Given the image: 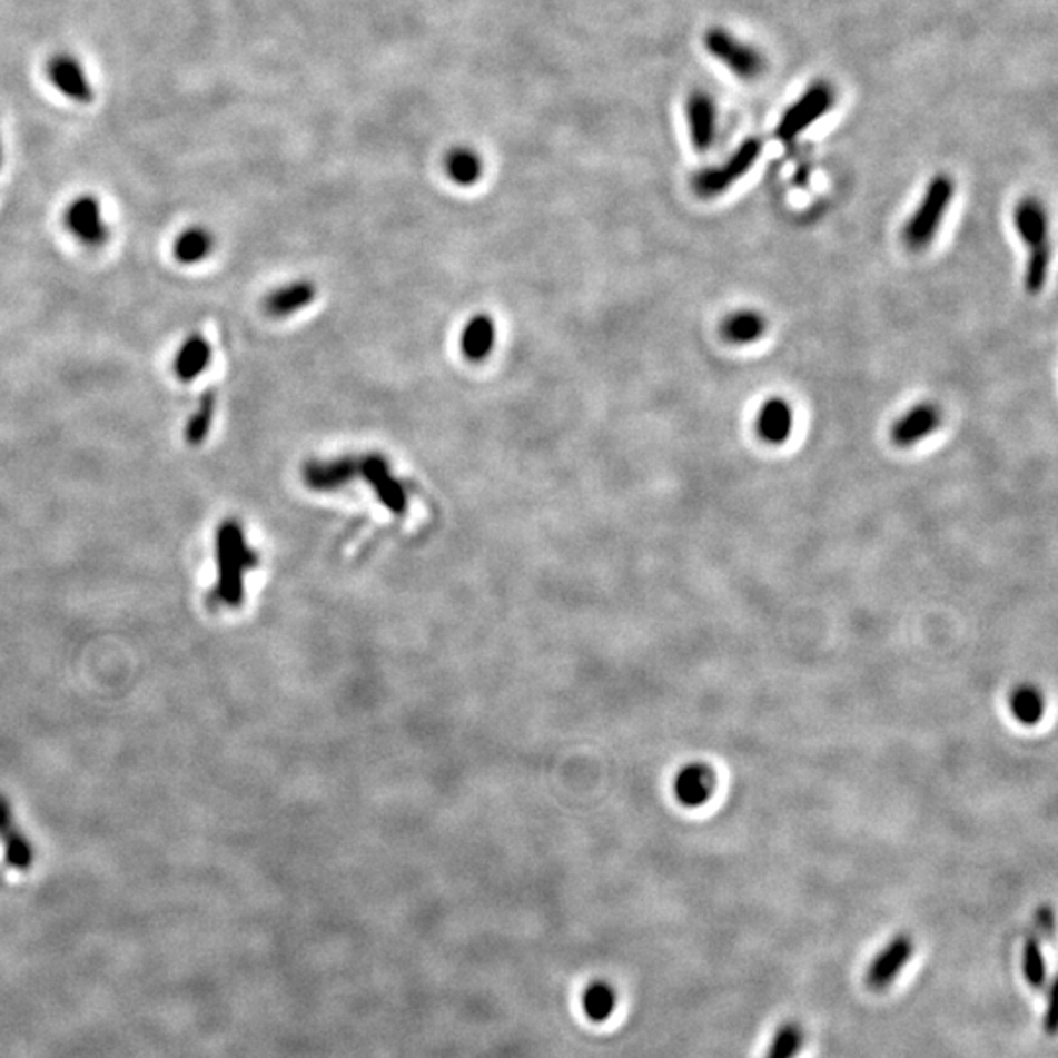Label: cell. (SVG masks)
I'll return each instance as SVG.
<instances>
[{
  "mask_svg": "<svg viewBox=\"0 0 1058 1058\" xmlns=\"http://www.w3.org/2000/svg\"><path fill=\"white\" fill-rule=\"evenodd\" d=\"M218 583L208 594L212 606L239 607L246 594L247 571L259 563V555L247 543L246 532L236 520H226L216 532Z\"/></svg>",
  "mask_w": 1058,
  "mask_h": 1058,
  "instance_id": "obj_1",
  "label": "cell"
},
{
  "mask_svg": "<svg viewBox=\"0 0 1058 1058\" xmlns=\"http://www.w3.org/2000/svg\"><path fill=\"white\" fill-rule=\"evenodd\" d=\"M1013 226L1026 244L1027 261L1024 288L1029 295H1039L1050 269L1049 216L1037 198H1024L1013 210Z\"/></svg>",
  "mask_w": 1058,
  "mask_h": 1058,
  "instance_id": "obj_2",
  "label": "cell"
},
{
  "mask_svg": "<svg viewBox=\"0 0 1058 1058\" xmlns=\"http://www.w3.org/2000/svg\"><path fill=\"white\" fill-rule=\"evenodd\" d=\"M955 197V182L947 175H937L929 181L928 189L919 200L908 223L903 226L902 239L913 251H921L937 238L943 226L945 214Z\"/></svg>",
  "mask_w": 1058,
  "mask_h": 1058,
  "instance_id": "obj_3",
  "label": "cell"
},
{
  "mask_svg": "<svg viewBox=\"0 0 1058 1058\" xmlns=\"http://www.w3.org/2000/svg\"><path fill=\"white\" fill-rule=\"evenodd\" d=\"M763 144L757 138L741 141L733 154H731L723 164L715 167H705L692 177V189L700 198H718L725 195L728 190L741 181L746 172L755 167L757 159L761 157Z\"/></svg>",
  "mask_w": 1058,
  "mask_h": 1058,
  "instance_id": "obj_4",
  "label": "cell"
},
{
  "mask_svg": "<svg viewBox=\"0 0 1058 1058\" xmlns=\"http://www.w3.org/2000/svg\"><path fill=\"white\" fill-rule=\"evenodd\" d=\"M835 102V92L831 85L825 81H818L805 89L804 95L792 102L780 116L774 136L784 144L800 138L805 130H810L813 123L820 120L821 116L828 115Z\"/></svg>",
  "mask_w": 1058,
  "mask_h": 1058,
  "instance_id": "obj_5",
  "label": "cell"
},
{
  "mask_svg": "<svg viewBox=\"0 0 1058 1058\" xmlns=\"http://www.w3.org/2000/svg\"><path fill=\"white\" fill-rule=\"evenodd\" d=\"M705 51L718 59L731 73L743 81H755L764 73V58L745 41L738 40L733 33L722 28H712L704 36Z\"/></svg>",
  "mask_w": 1058,
  "mask_h": 1058,
  "instance_id": "obj_6",
  "label": "cell"
},
{
  "mask_svg": "<svg viewBox=\"0 0 1058 1058\" xmlns=\"http://www.w3.org/2000/svg\"><path fill=\"white\" fill-rule=\"evenodd\" d=\"M359 478L369 484L378 502L388 512L401 516L408 508V493L404 484L393 475L390 463L378 453H369L359 459Z\"/></svg>",
  "mask_w": 1058,
  "mask_h": 1058,
  "instance_id": "obj_7",
  "label": "cell"
},
{
  "mask_svg": "<svg viewBox=\"0 0 1058 1058\" xmlns=\"http://www.w3.org/2000/svg\"><path fill=\"white\" fill-rule=\"evenodd\" d=\"M300 475L310 491L334 493L359 476V457L342 455L334 459L306 461Z\"/></svg>",
  "mask_w": 1058,
  "mask_h": 1058,
  "instance_id": "obj_8",
  "label": "cell"
},
{
  "mask_svg": "<svg viewBox=\"0 0 1058 1058\" xmlns=\"http://www.w3.org/2000/svg\"><path fill=\"white\" fill-rule=\"evenodd\" d=\"M943 424V412L937 404L921 403L911 406L910 411L896 419L890 429V439L896 447H913L936 434Z\"/></svg>",
  "mask_w": 1058,
  "mask_h": 1058,
  "instance_id": "obj_9",
  "label": "cell"
},
{
  "mask_svg": "<svg viewBox=\"0 0 1058 1058\" xmlns=\"http://www.w3.org/2000/svg\"><path fill=\"white\" fill-rule=\"evenodd\" d=\"M63 223L67 230L85 246L99 247L107 244V224L102 220L99 200L95 197L75 198L73 202L67 206Z\"/></svg>",
  "mask_w": 1058,
  "mask_h": 1058,
  "instance_id": "obj_10",
  "label": "cell"
},
{
  "mask_svg": "<svg viewBox=\"0 0 1058 1058\" xmlns=\"http://www.w3.org/2000/svg\"><path fill=\"white\" fill-rule=\"evenodd\" d=\"M794 408L787 398L772 396L761 404L755 416V434L763 444L779 447L787 444L794 432Z\"/></svg>",
  "mask_w": 1058,
  "mask_h": 1058,
  "instance_id": "obj_11",
  "label": "cell"
},
{
  "mask_svg": "<svg viewBox=\"0 0 1058 1058\" xmlns=\"http://www.w3.org/2000/svg\"><path fill=\"white\" fill-rule=\"evenodd\" d=\"M913 955V941L911 937L898 936L890 943L878 952L877 959L870 962L864 982L872 990H884L887 986L894 982L896 977L902 972L903 967L910 962Z\"/></svg>",
  "mask_w": 1058,
  "mask_h": 1058,
  "instance_id": "obj_12",
  "label": "cell"
},
{
  "mask_svg": "<svg viewBox=\"0 0 1058 1058\" xmlns=\"http://www.w3.org/2000/svg\"><path fill=\"white\" fill-rule=\"evenodd\" d=\"M686 122L692 148L696 151H708L714 146L718 110L714 99L708 92L696 91L690 95L686 100Z\"/></svg>",
  "mask_w": 1058,
  "mask_h": 1058,
  "instance_id": "obj_13",
  "label": "cell"
},
{
  "mask_svg": "<svg viewBox=\"0 0 1058 1058\" xmlns=\"http://www.w3.org/2000/svg\"><path fill=\"white\" fill-rule=\"evenodd\" d=\"M48 77L58 87L59 91L66 95L67 99L82 102V105L91 102V82L87 79L82 67L79 66V61L71 58V56L59 53L56 58H51L50 63H48Z\"/></svg>",
  "mask_w": 1058,
  "mask_h": 1058,
  "instance_id": "obj_14",
  "label": "cell"
},
{
  "mask_svg": "<svg viewBox=\"0 0 1058 1058\" xmlns=\"http://www.w3.org/2000/svg\"><path fill=\"white\" fill-rule=\"evenodd\" d=\"M714 790L715 774L708 764H689L674 779V794L689 808L705 804Z\"/></svg>",
  "mask_w": 1058,
  "mask_h": 1058,
  "instance_id": "obj_15",
  "label": "cell"
},
{
  "mask_svg": "<svg viewBox=\"0 0 1058 1058\" xmlns=\"http://www.w3.org/2000/svg\"><path fill=\"white\" fill-rule=\"evenodd\" d=\"M0 841L4 846V861L10 869L26 872L32 867V846L26 835L20 833L10 812V804L2 797H0Z\"/></svg>",
  "mask_w": 1058,
  "mask_h": 1058,
  "instance_id": "obj_16",
  "label": "cell"
},
{
  "mask_svg": "<svg viewBox=\"0 0 1058 1058\" xmlns=\"http://www.w3.org/2000/svg\"><path fill=\"white\" fill-rule=\"evenodd\" d=\"M496 344V324L486 314H476L461 332L459 347L463 357L471 363H483Z\"/></svg>",
  "mask_w": 1058,
  "mask_h": 1058,
  "instance_id": "obj_17",
  "label": "cell"
},
{
  "mask_svg": "<svg viewBox=\"0 0 1058 1058\" xmlns=\"http://www.w3.org/2000/svg\"><path fill=\"white\" fill-rule=\"evenodd\" d=\"M314 298H316V287L310 280H295L290 285L269 293L263 300V310L273 318H288L306 306H310Z\"/></svg>",
  "mask_w": 1058,
  "mask_h": 1058,
  "instance_id": "obj_18",
  "label": "cell"
},
{
  "mask_svg": "<svg viewBox=\"0 0 1058 1058\" xmlns=\"http://www.w3.org/2000/svg\"><path fill=\"white\" fill-rule=\"evenodd\" d=\"M212 359V347L206 342L205 337L192 334L185 339V344L179 347L175 355L172 369L175 375L182 383H192L195 378L200 377Z\"/></svg>",
  "mask_w": 1058,
  "mask_h": 1058,
  "instance_id": "obj_19",
  "label": "cell"
},
{
  "mask_svg": "<svg viewBox=\"0 0 1058 1058\" xmlns=\"http://www.w3.org/2000/svg\"><path fill=\"white\" fill-rule=\"evenodd\" d=\"M767 334V318L757 310H738L722 322V336L731 345H751Z\"/></svg>",
  "mask_w": 1058,
  "mask_h": 1058,
  "instance_id": "obj_20",
  "label": "cell"
},
{
  "mask_svg": "<svg viewBox=\"0 0 1058 1058\" xmlns=\"http://www.w3.org/2000/svg\"><path fill=\"white\" fill-rule=\"evenodd\" d=\"M445 175L459 187H473L483 179V157L475 149L455 148L445 156Z\"/></svg>",
  "mask_w": 1058,
  "mask_h": 1058,
  "instance_id": "obj_21",
  "label": "cell"
},
{
  "mask_svg": "<svg viewBox=\"0 0 1058 1058\" xmlns=\"http://www.w3.org/2000/svg\"><path fill=\"white\" fill-rule=\"evenodd\" d=\"M214 236L206 228L192 226L179 234L172 244V255L182 265H195L212 254Z\"/></svg>",
  "mask_w": 1058,
  "mask_h": 1058,
  "instance_id": "obj_22",
  "label": "cell"
},
{
  "mask_svg": "<svg viewBox=\"0 0 1058 1058\" xmlns=\"http://www.w3.org/2000/svg\"><path fill=\"white\" fill-rule=\"evenodd\" d=\"M584 1013L594 1024L606 1021L615 1009V992L607 982H592L583 993Z\"/></svg>",
  "mask_w": 1058,
  "mask_h": 1058,
  "instance_id": "obj_23",
  "label": "cell"
},
{
  "mask_svg": "<svg viewBox=\"0 0 1058 1058\" xmlns=\"http://www.w3.org/2000/svg\"><path fill=\"white\" fill-rule=\"evenodd\" d=\"M214 412H216V390L210 388L200 396L197 412L190 416L189 424H187V429H185L187 444L200 445L205 442L206 435L212 427Z\"/></svg>",
  "mask_w": 1058,
  "mask_h": 1058,
  "instance_id": "obj_24",
  "label": "cell"
},
{
  "mask_svg": "<svg viewBox=\"0 0 1058 1058\" xmlns=\"http://www.w3.org/2000/svg\"><path fill=\"white\" fill-rule=\"evenodd\" d=\"M804 1045V1031L798 1024H787L780 1027L772 1037L767 1057L764 1058H797Z\"/></svg>",
  "mask_w": 1058,
  "mask_h": 1058,
  "instance_id": "obj_25",
  "label": "cell"
},
{
  "mask_svg": "<svg viewBox=\"0 0 1058 1058\" xmlns=\"http://www.w3.org/2000/svg\"><path fill=\"white\" fill-rule=\"evenodd\" d=\"M1042 710V696L1037 692V689L1034 686H1019L1013 696H1011V712L1018 718L1019 722L1026 723V725H1034V723L1041 720Z\"/></svg>",
  "mask_w": 1058,
  "mask_h": 1058,
  "instance_id": "obj_26",
  "label": "cell"
},
{
  "mask_svg": "<svg viewBox=\"0 0 1058 1058\" xmlns=\"http://www.w3.org/2000/svg\"><path fill=\"white\" fill-rule=\"evenodd\" d=\"M1021 967H1024V977L1029 985L1035 988H1041L1047 980V967H1045V957H1042L1041 945L1029 937L1024 945V957H1021Z\"/></svg>",
  "mask_w": 1058,
  "mask_h": 1058,
  "instance_id": "obj_27",
  "label": "cell"
},
{
  "mask_svg": "<svg viewBox=\"0 0 1058 1058\" xmlns=\"http://www.w3.org/2000/svg\"><path fill=\"white\" fill-rule=\"evenodd\" d=\"M0 161H2V149H0Z\"/></svg>",
  "mask_w": 1058,
  "mask_h": 1058,
  "instance_id": "obj_28",
  "label": "cell"
}]
</instances>
